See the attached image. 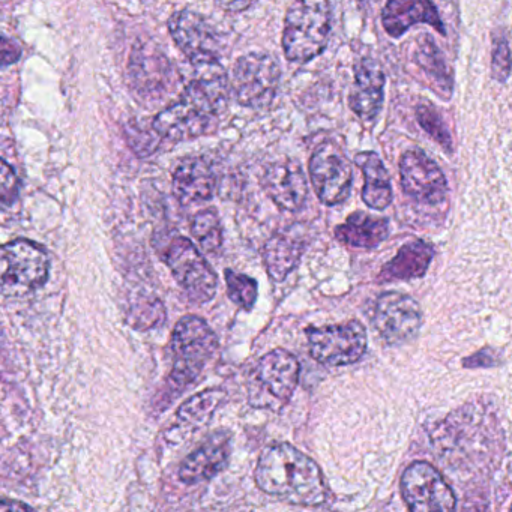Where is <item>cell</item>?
Wrapping results in <instances>:
<instances>
[{
    "label": "cell",
    "instance_id": "2",
    "mask_svg": "<svg viewBox=\"0 0 512 512\" xmlns=\"http://www.w3.org/2000/svg\"><path fill=\"white\" fill-rule=\"evenodd\" d=\"M227 79L223 70L202 71L178 101L155 118L154 130L170 142L196 139L208 133L227 106Z\"/></svg>",
    "mask_w": 512,
    "mask_h": 512
},
{
    "label": "cell",
    "instance_id": "17",
    "mask_svg": "<svg viewBox=\"0 0 512 512\" xmlns=\"http://www.w3.org/2000/svg\"><path fill=\"white\" fill-rule=\"evenodd\" d=\"M305 250V233L301 226L289 227L272 235L265 244L263 257L272 280L281 281L289 277L298 266Z\"/></svg>",
    "mask_w": 512,
    "mask_h": 512
},
{
    "label": "cell",
    "instance_id": "22",
    "mask_svg": "<svg viewBox=\"0 0 512 512\" xmlns=\"http://www.w3.org/2000/svg\"><path fill=\"white\" fill-rule=\"evenodd\" d=\"M433 247L427 242L416 241L403 245L397 256L386 263L380 271V281L413 280L422 277L427 272L433 260Z\"/></svg>",
    "mask_w": 512,
    "mask_h": 512
},
{
    "label": "cell",
    "instance_id": "33",
    "mask_svg": "<svg viewBox=\"0 0 512 512\" xmlns=\"http://www.w3.org/2000/svg\"><path fill=\"white\" fill-rule=\"evenodd\" d=\"M463 365L467 368L493 367V365H497L496 353H493L491 349L479 350L475 355L464 359Z\"/></svg>",
    "mask_w": 512,
    "mask_h": 512
},
{
    "label": "cell",
    "instance_id": "23",
    "mask_svg": "<svg viewBox=\"0 0 512 512\" xmlns=\"http://www.w3.org/2000/svg\"><path fill=\"white\" fill-rule=\"evenodd\" d=\"M356 164L364 173L365 184L362 199L371 209H385L392 202L391 179L383 166L379 155L374 152H362L356 155Z\"/></svg>",
    "mask_w": 512,
    "mask_h": 512
},
{
    "label": "cell",
    "instance_id": "29",
    "mask_svg": "<svg viewBox=\"0 0 512 512\" xmlns=\"http://www.w3.org/2000/svg\"><path fill=\"white\" fill-rule=\"evenodd\" d=\"M166 311L158 299H145L131 307V325L137 329H149L163 322Z\"/></svg>",
    "mask_w": 512,
    "mask_h": 512
},
{
    "label": "cell",
    "instance_id": "18",
    "mask_svg": "<svg viewBox=\"0 0 512 512\" xmlns=\"http://www.w3.org/2000/svg\"><path fill=\"white\" fill-rule=\"evenodd\" d=\"M385 76L376 62L362 59L355 68V85L350 92V109L362 119L373 121L379 115L383 103Z\"/></svg>",
    "mask_w": 512,
    "mask_h": 512
},
{
    "label": "cell",
    "instance_id": "3",
    "mask_svg": "<svg viewBox=\"0 0 512 512\" xmlns=\"http://www.w3.org/2000/svg\"><path fill=\"white\" fill-rule=\"evenodd\" d=\"M218 350V338L202 317H182L172 334L173 370L170 385L179 391L196 382Z\"/></svg>",
    "mask_w": 512,
    "mask_h": 512
},
{
    "label": "cell",
    "instance_id": "11",
    "mask_svg": "<svg viewBox=\"0 0 512 512\" xmlns=\"http://www.w3.org/2000/svg\"><path fill=\"white\" fill-rule=\"evenodd\" d=\"M401 494L410 511H454V491L446 484L439 470L425 461H416L401 476Z\"/></svg>",
    "mask_w": 512,
    "mask_h": 512
},
{
    "label": "cell",
    "instance_id": "16",
    "mask_svg": "<svg viewBox=\"0 0 512 512\" xmlns=\"http://www.w3.org/2000/svg\"><path fill=\"white\" fill-rule=\"evenodd\" d=\"M268 196L284 211L296 212L308 197L307 178L296 161L283 160L271 164L263 176Z\"/></svg>",
    "mask_w": 512,
    "mask_h": 512
},
{
    "label": "cell",
    "instance_id": "32",
    "mask_svg": "<svg viewBox=\"0 0 512 512\" xmlns=\"http://www.w3.org/2000/svg\"><path fill=\"white\" fill-rule=\"evenodd\" d=\"M0 179H2V190H0L2 203L11 205L19 196V179H17L13 167L7 161H2V176H0Z\"/></svg>",
    "mask_w": 512,
    "mask_h": 512
},
{
    "label": "cell",
    "instance_id": "30",
    "mask_svg": "<svg viewBox=\"0 0 512 512\" xmlns=\"http://www.w3.org/2000/svg\"><path fill=\"white\" fill-rule=\"evenodd\" d=\"M418 121L421 127L424 128L436 142H439L443 148H449V146H451V134H449L442 116L436 112L434 107L428 106V104L427 106H425V104L424 106H419Z\"/></svg>",
    "mask_w": 512,
    "mask_h": 512
},
{
    "label": "cell",
    "instance_id": "14",
    "mask_svg": "<svg viewBox=\"0 0 512 512\" xmlns=\"http://www.w3.org/2000/svg\"><path fill=\"white\" fill-rule=\"evenodd\" d=\"M401 187L418 202L437 205L445 199L448 184L436 163L421 151H409L400 161Z\"/></svg>",
    "mask_w": 512,
    "mask_h": 512
},
{
    "label": "cell",
    "instance_id": "15",
    "mask_svg": "<svg viewBox=\"0 0 512 512\" xmlns=\"http://www.w3.org/2000/svg\"><path fill=\"white\" fill-rule=\"evenodd\" d=\"M232 440L227 431L211 434L199 448L194 449L179 467V479L184 484L196 485L223 472L229 463Z\"/></svg>",
    "mask_w": 512,
    "mask_h": 512
},
{
    "label": "cell",
    "instance_id": "1",
    "mask_svg": "<svg viewBox=\"0 0 512 512\" xmlns=\"http://www.w3.org/2000/svg\"><path fill=\"white\" fill-rule=\"evenodd\" d=\"M257 487L269 496L301 506L326 502L328 488L316 461L289 443L263 449L254 472Z\"/></svg>",
    "mask_w": 512,
    "mask_h": 512
},
{
    "label": "cell",
    "instance_id": "4",
    "mask_svg": "<svg viewBox=\"0 0 512 512\" xmlns=\"http://www.w3.org/2000/svg\"><path fill=\"white\" fill-rule=\"evenodd\" d=\"M331 32L328 0H293L284 23L283 49L289 61L304 62L325 50Z\"/></svg>",
    "mask_w": 512,
    "mask_h": 512
},
{
    "label": "cell",
    "instance_id": "21",
    "mask_svg": "<svg viewBox=\"0 0 512 512\" xmlns=\"http://www.w3.org/2000/svg\"><path fill=\"white\" fill-rule=\"evenodd\" d=\"M388 235V220L373 217L364 212H355L335 229L338 241L343 242L347 247L367 248V250L379 247Z\"/></svg>",
    "mask_w": 512,
    "mask_h": 512
},
{
    "label": "cell",
    "instance_id": "5",
    "mask_svg": "<svg viewBox=\"0 0 512 512\" xmlns=\"http://www.w3.org/2000/svg\"><path fill=\"white\" fill-rule=\"evenodd\" d=\"M301 365L295 355L275 349L260 358L248 380V400L257 409L286 406L299 382Z\"/></svg>",
    "mask_w": 512,
    "mask_h": 512
},
{
    "label": "cell",
    "instance_id": "19",
    "mask_svg": "<svg viewBox=\"0 0 512 512\" xmlns=\"http://www.w3.org/2000/svg\"><path fill=\"white\" fill-rule=\"evenodd\" d=\"M382 23L391 37L398 38L415 23H427L445 34L442 20L431 0H388L382 11Z\"/></svg>",
    "mask_w": 512,
    "mask_h": 512
},
{
    "label": "cell",
    "instance_id": "34",
    "mask_svg": "<svg viewBox=\"0 0 512 512\" xmlns=\"http://www.w3.org/2000/svg\"><path fill=\"white\" fill-rule=\"evenodd\" d=\"M215 4L227 13H242L250 8L253 0H215Z\"/></svg>",
    "mask_w": 512,
    "mask_h": 512
},
{
    "label": "cell",
    "instance_id": "8",
    "mask_svg": "<svg viewBox=\"0 0 512 512\" xmlns=\"http://www.w3.org/2000/svg\"><path fill=\"white\" fill-rule=\"evenodd\" d=\"M280 85V68L265 53H248L238 59L232 73L236 100L248 109H268Z\"/></svg>",
    "mask_w": 512,
    "mask_h": 512
},
{
    "label": "cell",
    "instance_id": "13",
    "mask_svg": "<svg viewBox=\"0 0 512 512\" xmlns=\"http://www.w3.org/2000/svg\"><path fill=\"white\" fill-rule=\"evenodd\" d=\"M310 176L317 197L325 205H338L349 196L352 166L334 143H323L314 151L310 160Z\"/></svg>",
    "mask_w": 512,
    "mask_h": 512
},
{
    "label": "cell",
    "instance_id": "35",
    "mask_svg": "<svg viewBox=\"0 0 512 512\" xmlns=\"http://www.w3.org/2000/svg\"><path fill=\"white\" fill-rule=\"evenodd\" d=\"M19 58V47L13 41L8 40V38H2V61H4V65L14 64Z\"/></svg>",
    "mask_w": 512,
    "mask_h": 512
},
{
    "label": "cell",
    "instance_id": "9",
    "mask_svg": "<svg viewBox=\"0 0 512 512\" xmlns=\"http://www.w3.org/2000/svg\"><path fill=\"white\" fill-rule=\"evenodd\" d=\"M307 338L311 356L328 367L355 364L364 356L368 344L367 331L358 320L308 328Z\"/></svg>",
    "mask_w": 512,
    "mask_h": 512
},
{
    "label": "cell",
    "instance_id": "25",
    "mask_svg": "<svg viewBox=\"0 0 512 512\" xmlns=\"http://www.w3.org/2000/svg\"><path fill=\"white\" fill-rule=\"evenodd\" d=\"M167 59L161 53L148 52V49H136L131 55L130 73L134 85L139 86L145 94H155L157 88L164 89L172 77L155 76V70L167 64Z\"/></svg>",
    "mask_w": 512,
    "mask_h": 512
},
{
    "label": "cell",
    "instance_id": "31",
    "mask_svg": "<svg viewBox=\"0 0 512 512\" xmlns=\"http://www.w3.org/2000/svg\"><path fill=\"white\" fill-rule=\"evenodd\" d=\"M511 68L512 58L508 41L505 40V37L494 38L493 64H491L494 79L499 80V82H505L509 74H511Z\"/></svg>",
    "mask_w": 512,
    "mask_h": 512
},
{
    "label": "cell",
    "instance_id": "12",
    "mask_svg": "<svg viewBox=\"0 0 512 512\" xmlns=\"http://www.w3.org/2000/svg\"><path fill=\"white\" fill-rule=\"evenodd\" d=\"M422 325L421 307L415 299L403 293H383L373 310V326L389 346L409 343Z\"/></svg>",
    "mask_w": 512,
    "mask_h": 512
},
{
    "label": "cell",
    "instance_id": "10",
    "mask_svg": "<svg viewBox=\"0 0 512 512\" xmlns=\"http://www.w3.org/2000/svg\"><path fill=\"white\" fill-rule=\"evenodd\" d=\"M169 32L176 46L199 71L220 68V43L209 23L194 11L175 13Z\"/></svg>",
    "mask_w": 512,
    "mask_h": 512
},
{
    "label": "cell",
    "instance_id": "28",
    "mask_svg": "<svg viewBox=\"0 0 512 512\" xmlns=\"http://www.w3.org/2000/svg\"><path fill=\"white\" fill-rule=\"evenodd\" d=\"M226 283L230 301L238 307L250 311L257 301V281L248 275L227 269Z\"/></svg>",
    "mask_w": 512,
    "mask_h": 512
},
{
    "label": "cell",
    "instance_id": "20",
    "mask_svg": "<svg viewBox=\"0 0 512 512\" xmlns=\"http://www.w3.org/2000/svg\"><path fill=\"white\" fill-rule=\"evenodd\" d=\"M215 191V173L203 158H187L173 173V194L181 205L211 199Z\"/></svg>",
    "mask_w": 512,
    "mask_h": 512
},
{
    "label": "cell",
    "instance_id": "24",
    "mask_svg": "<svg viewBox=\"0 0 512 512\" xmlns=\"http://www.w3.org/2000/svg\"><path fill=\"white\" fill-rule=\"evenodd\" d=\"M224 398L226 394L221 389H208L188 398L176 413L179 427L190 431L199 430L203 425L208 424Z\"/></svg>",
    "mask_w": 512,
    "mask_h": 512
},
{
    "label": "cell",
    "instance_id": "7",
    "mask_svg": "<svg viewBox=\"0 0 512 512\" xmlns=\"http://www.w3.org/2000/svg\"><path fill=\"white\" fill-rule=\"evenodd\" d=\"M50 262L46 250L29 239H16L2 248V293L25 296L46 284Z\"/></svg>",
    "mask_w": 512,
    "mask_h": 512
},
{
    "label": "cell",
    "instance_id": "27",
    "mask_svg": "<svg viewBox=\"0 0 512 512\" xmlns=\"http://www.w3.org/2000/svg\"><path fill=\"white\" fill-rule=\"evenodd\" d=\"M416 59H418L419 67L434 82L439 83L442 88L449 91V88H451V77H449L448 68H446L445 61H443L439 50L436 49V46L431 41H422L421 46L418 47V52H416Z\"/></svg>",
    "mask_w": 512,
    "mask_h": 512
},
{
    "label": "cell",
    "instance_id": "6",
    "mask_svg": "<svg viewBox=\"0 0 512 512\" xmlns=\"http://www.w3.org/2000/svg\"><path fill=\"white\" fill-rule=\"evenodd\" d=\"M161 257L191 301L196 304L212 301L218 289L217 274L190 239L172 236L164 245Z\"/></svg>",
    "mask_w": 512,
    "mask_h": 512
},
{
    "label": "cell",
    "instance_id": "36",
    "mask_svg": "<svg viewBox=\"0 0 512 512\" xmlns=\"http://www.w3.org/2000/svg\"><path fill=\"white\" fill-rule=\"evenodd\" d=\"M31 509L28 505H23V503H11V505H8L7 502H4V505H2V511H7V509Z\"/></svg>",
    "mask_w": 512,
    "mask_h": 512
},
{
    "label": "cell",
    "instance_id": "26",
    "mask_svg": "<svg viewBox=\"0 0 512 512\" xmlns=\"http://www.w3.org/2000/svg\"><path fill=\"white\" fill-rule=\"evenodd\" d=\"M191 232L206 253H217L223 245V229H221L220 218L212 209L199 212L193 218Z\"/></svg>",
    "mask_w": 512,
    "mask_h": 512
}]
</instances>
